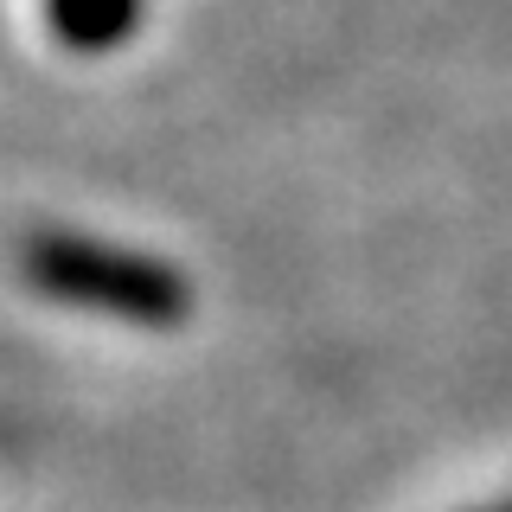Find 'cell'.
Masks as SVG:
<instances>
[{
    "label": "cell",
    "mask_w": 512,
    "mask_h": 512,
    "mask_svg": "<svg viewBox=\"0 0 512 512\" xmlns=\"http://www.w3.org/2000/svg\"><path fill=\"white\" fill-rule=\"evenodd\" d=\"M20 276L39 288V295L64 301V308L109 314V320H128V327H180L192 314V288L173 263L96 244V237H71V231L26 237Z\"/></svg>",
    "instance_id": "1"
},
{
    "label": "cell",
    "mask_w": 512,
    "mask_h": 512,
    "mask_svg": "<svg viewBox=\"0 0 512 512\" xmlns=\"http://www.w3.org/2000/svg\"><path fill=\"white\" fill-rule=\"evenodd\" d=\"M487 512H512V500H506V506H487Z\"/></svg>",
    "instance_id": "3"
},
{
    "label": "cell",
    "mask_w": 512,
    "mask_h": 512,
    "mask_svg": "<svg viewBox=\"0 0 512 512\" xmlns=\"http://www.w3.org/2000/svg\"><path fill=\"white\" fill-rule=\"evenodd\" d=\"M45 26L71 52H116L141 26V0H45Z\"/></svg>",
    "instance_id": "2"
}]
</instances>
